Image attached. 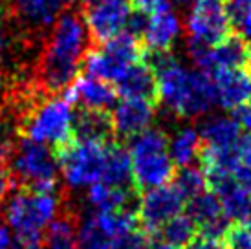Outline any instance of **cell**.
<instances>
[{"label":"cell","instance_id":"9","mask_svg":"<svg viewBox=\"0 0 251 249\" xmlns=\"http://www.w3.org/2000/svg\"><path fill=\"white\" fill-rule=\"evenodd\" d=\"M183 209L185 198L173 183L149 189L140 194V203L136 211L138 225L145 235L156 236L158 229L173 216L183 213Z\"/></svg>","mask_w":251,"mask_h":249},{"label":"cell","instance_id":"15","mask_svg":"<svg viewBox=\"0 0 251 249\" xmlns=\"http://www.w3.org/2000/svg\"><path fill=\"white\" fill-rule=\"evenodd\" d=\"M211 77L215 83L216 101L226 110H235L251 101V72L248 68L218 70Z\"/></svg>","mask_w":251,"mask_h":249},{"label":"cell","instance_id":"32","mask_svg":"<svg viewBox=\"0 0 251 249\" xmlns=\"http://www.w3.org/2000/svg\"><path fill=\"white\" fill-rule=\"evenodd\" d=\"M226 9L229 15L231 26L240 15H244L248 9H251V0H226Z\"/></svg>","mask_w":251,"mask_h":249},{"label":"cell","instance_id":"18","mask_svg":"<svg viewBox=\"0 0 251 249\" xmlns=\"http://www.w3.org/2000/svg\"><path fill=\"white\" fill-rule=\"evenodd\" d=\"M101 183L119 189H130L136 191L132 183V165H130V156L126 149L118 141H110L106 149V159ZM138 193V191H136Z\"/></svg>","mask_w":251,"mask_h":249},{"label":"cell","instance_id":"31","mask_svg":"<svg viewBox=\"0 0 251 249\" xmlns=\"http://www.w3.org/2000/svg\"><path fill=\"white\" fill-rule=\"evenodd\" d=\"M222 240L218 238H211V236L200 235L196 233V236L189 244L183 246V249H222Z\"/></svg>","mask_w":251,"mask_h":249},{"label":"cell","instance_id":"39","mask_svg":"<svg viewBox=\"0 0 251 249\" xmlns=\"http://www.w3.org/2000/svg\"><path fill=\"white\" fill-rule=\"evenodd\" d=\"M240 224H244L246 227H250V229H251V207H250V211H248V215L244 216V220L240 222Z\"/></svg>","mask_w":251,"mask_h":249},{"label":"cell","instance_id":"11","mask_svg":"<svg viewBox=\"0 0 251 249\" xmlns=\"http://www.w3.org/2000/svg\"><path fill=\"white\" fill-rule=\"evenodd\" d=\"M215 101L216 92L213 77L202 70L187 72V79L176 103L175 114L178 118H200L213 108Z\"/></svg>","mask_w":251,"mask_h":249},{"label":"cell","instance_id":"17","mask_svg":"<svg viewBox=\"0 0 251 249\" xmlns=\"http://www.w3.org/2000/svg\"><path fill=\"white\" fill-rule=\"evenodd\" d=\"M180 31V19L171 9L158 11L149 17V22L141 33L143 48L147 51H173Z\"/></svg>","mask_w":251,"mask_h":249},{"label":"cell","instance_id":"24","mask_svg":"<svg viewBox=\"0 0 251 249\" xmlns=\"http://www.w3.org/2000/svg\"><path fill=\"white\" fill-rule=\"evenodd\" d=\"M198 233V225L196 222L187 215V213H180V215L173 216L171 220H167L160 229L156 236L165 240L171 246L176 248H183L185 244H189Z\"/></svg>","mask_w":251,"mask_h":249},{"label":"cell","instance_id":"6","mask_svg":"<svg viewBox=\"0 0 251 249\" xmlns=\"http://www.w3.org/2000/svg\"><path fill=\"white\" fill-rule=\"evenodd\" d=\"M110 141L72 139L68 145L55 150L59 171L72 189H88L101 181L105 169L106 149Z\"/></svg>","mask_w":251,"mask_h":249},{"label":"cell","instance_id":"10","mask_svg":"<svg viewBox=\"0 0 251 249\" xmlns=\"http://www.w3.org/2000/svg\"><path fill=\"white\" fill-rule=\"evenodd\" d=\"M63 7L64 0H11L9 17L21 29L22 41L31 44L33 39H41L42 31H48Z\"/></svg>","mask_w":251,"mask_h":249},{"label":"cell","instance_id":"40","mask_svg":"<svg viewBox=\"0 0 251 249\" xmlns=\"http://www.w3.org/2000/svg\"><path fill=\"white\" fill-rule=\"evenodd\" d=\"M2 106H4V96H2V92H0V112H2Z\"/></svg>","mask_w":251,"mask_h":249},{"label":"cell","instance_id":"37","mask_svg":"<svg viewBox=\"0 0 251 249\" xmlns=\"http://www.w3.org/2000/svg\"><path fill=\"white\" fill-rule=\"evenodd\" d=\"M0 249H13V238L9 233V227L0 222Z\"/></svg>","mask_w":251,"mask_h":249},{"label":"cell","instance_id":"35","mask_svg":"<svg viewBox=\"0 0 251 249\" xmlns=\"http://www.w3.org/2000/svg\"><path fill=\"white\" fill-rule=\"evenodd\" d=\"M9 46H11V41L7 37V29L2 26L0 22V72L4 68V64L7 61V53H9Z\"/></svg>","mask_w":251,"mask_h":249},{"label":"cell","instance_id":"33","mask_svg":"<svg viewBox=\"0 0 251 249\" xmlns=\"http://www.w3.org/2000/svg\"><path fill=\"white\" fill-rule=\"evenodd\" d=\"M13 187V178H11V174L7 171V167L4 163H0V207L4 205V201L7 200V194L11 193Z\"/></svg>","mask_w":251,"mask_h":249},{"label":"cell","instance_id":"8","mask_svg":"<svg viewBox=\"0 0 251 249\" xmlns=\"http://www.w3.org/2000/svg\"><path fill=\"white\" fill-rule=\"evenodd\" d=\"M79 11L92 44H103L125 31L132 6L128 0H84Z\"/></svg>","mask_w":251,"mask_h":249},{"label":"cell","instance_id":"22","mask_svg":"<svg viewBox=\"0 0 251 249\" xmlns=\"http://www.w3.org/2000/svg\"><path fill=\"white\" fill-rule=\"evenodd\" d=\"M240 136L242 128L235 121V118H211L202 124L200 141L209 147L226 149L235 145Z\"/></svg>","mask_w":251,"mask_h":249},{"label":"cell","instance_id":"28","mask_svg":"<svg viewBox=\"0 0 251 249\" xmlns=\"http://www.w3.org/2000/svg\"><path fill=\"white\" fill-rule=\"evenodd\" d=\"M222 246L226 249H251V229L244 224H229L222 235Z\"/></svg>","mask_w":251,"mask_h":249},{"label":"cell","instance_id":"42","mask_svg":"<svg viewBox=\"0 0 251 249\" xmlns=\"http://www.w3.org/2000/svg\"><path fill=\"white\" fill-rule=\"evenodd\" d=\"M0 2H4V0H0Z\"/></svg>","mask_w":251,"mask_h":249},{"label":"cell","instance_id":"19","mask_svg":"<svg viewBox=\"0 0 251 249\" xmlns=\"http://www.w3.org/2000/svg\"><path fill=\"white\" fill-rule=\"evenodd\" d=\"M77 218L74 209L64 201L61 213L46 229L44 249H81L77 240Z\"/></svg>","mask_w":251,"mask_h":249},{"label":"cell","instance_id":"4","mask_svg":"<svg viewBox=\"0 0 251 249\" xmlns=\"http://www.w3.org/2000/svg\"><path fill=\"white\" fill-rule=\"evenodd\" d=\"M7 171L21 189L55 191L59 183V161L53 149L19 136L7 159Z\"/></svg>","mask_w":251,"mask_h":249},{"label":"cell","instance_id":"23","mask_svg":"<svg viewBox=\"0 0 251 249\" xmlns=\"http://www.w3.org/2000/svg\"><path fill=\"white\" fill-rule=\"evenodd\" d=\"M183 211L196 222L198 229L207 227V225H211V224H215V222H218V220H222V218H227V216L224 215L220 200L216 198L215 193H211L209 189L185 201V209H183ZM227 220H229V218H227Z\"/></svg>","mask_w":251,"mask_h":249},{"label":"cell","instance_id":"27","mask_svg":"<svg viewBox=\"0 0 251 249\" xmlns=\"http://www.w3.org/2000/svg\"><path fill=\"white\" fill-rule=\"evenodd\" d=\"M235 150H237V159H235V167L231 171V176L251 196V134L250 132L242 134L238 138V141L235 143Z\"/></svg>","mask_w":251,"mask_h":249},{"label":"cell","instance_id":"25","mask_svg":"<svg viewBox=\"0 0 251 249\" xmlns=\"http://www.w3.org/2000/svg\"><path fill=\"white\" fill-rule=\"evenodd\" d=\"M200 134L195 128H183L176 134V138L169 143V154L175 167H187L198 154Z\"/></svg>","mask_w":251,"mask_h":249},{"label":"cell","instance_id":"2","mask_svg":"<svg viewBox=\"0 0 251 249\" xmlns=\"http://www.w3.org/2000/svg\"><path fill=\"white\" fill-rule=\"evenodd\" d=\"M74 108L66 97L39 96L22 114L17 130L33 141L63 149L74 139Z\"/></svg>","mask_w":251,"mask_h":249},{"label":"cell","instance_id":"16","mask_svg":"<svg viewBox=\"0 0 251 249\" xmlns=\"http://www.w3.org/2000/svg\"><path fill=\"white\" fill-rule=\"evenodd\" d=\"M250 61H251V50L248 46V42L233 29V33L227 35L222 42H218V44L209 48L205 74L213 75L218 70L248 68Z\"/></svg>","mask_w":251,"mask_h":249},{"label":"cell","instance_id":"26","mask_svg":"<svg viewBox=\"0 0 251 249\" xmlns=\"http://www.w3.org/2000/svg\"><path fill=\"white\" fill-rule=\"evenodd\" d=\"M180 191V194L185 198V201L195 198L203 191H207V180L203 176L202 169H195V167H176L173 180L169 181Z\"/></svg>","mask_w":251,"mask_h":249},{"label":"cell","instance_id":"14","mask_svg":"<svg viewBox=\"0 0 251 249\" xmlns=\"http://www.w3.org/2000/svg\"><path fill=\"white\" fill-rule=\"evenodd\" d=\"M114 88L123 99H145L156 106L160 104L156 74L143 59L130 64L114 83Z\"/></svg>","mask_w":251,"mask_h":249},{"label":"cell","instance_id":"41","mask_svg":"<svg viewBox=\"0 0 251 249\" xmlns=\"http://www.w3.org/2000/svg\"><path fill=\"white\" fill-rule=\"evenodd\" d=\"M68 2H75V0H68Z\"/></svg>","mask_w":251,"mask_h":249},{"label":"cell","instance_id":"1","mask_svg":"<svg viewBox=\"0 0 251 249\" xmlns=\"http://www.w3.org/2000/svg\"><path fill=\"white\" fill-rule=\"evenodd\" d=\"M90 35L79 9H68L55 19L42 39L28 83L42 96H57L77 79L84 55L90 50Z\"/></svg>","mask_w":251,"mask_h":249},{"label":"cell","instance_id":"30","mask_svg":"<svg viewBox=\"0 0 251 249\" xmlns=\"http://www.w3.org/2000/svg\"><path fill=\"white\" fill-rule=\"evenodd\" d=\"M130 6L147 15H154L158 11L171 9V0H130Z\"/></svg>","mask_w":251,"mask_h":249},{"label":"cell","instance_id":"3","mask_svg":"<svg viewBox=\"0 0 251 249\" xmlns=\"http://www.w3.org/2000/svg\"><path fill=\"white\" fill-rule=\"evenodd\" d=\"M169 136L161 128H145L130 139L132 183L138 194L173 180L175 163L169 154Z\"/></svg>","mask_w":251,"mask_h":249},{"label":"cell","instance_id":"38","mask_svg":"<svg viewBox=\"0 0 251 249\" xmlns=\"http://www.w3.org/2000/svg\"><path fill=\"white\" fill-rule=\"evenodd\" d=\"M145 249H180V248L171 246V244H167L165 240L158 238V236H151V238H149V242H147V246H145Z\"/></svg>","mask_w":251,"mask_h":249},{"label":"cell","instance_id":"12","mask_svg":"<svg viewBox=\"0 0 251 249\" xmlns=\"http://www.w3.org/2000/svg\"><path fill=\"white\" fill-rule=\"evenodd\" d=\"M156 104L145 99H123L110 112L114 138L130 141L134 136L151 126Z\"/></svg>","mask_w":251,"mask_h":249},{"label":"cell","instance_id":"13","mask_svg":"<svg viewBox=\"0 0 251 249\" xmlns=\"http://www.w3.org/2000/svg\"><path fill=\"white\" fill-rule=\"evenodd\" d=\"M64 97L72 104H79L81 110L108 112L116 103L118 92L114 88V84L86 75L77 77L64 90Z\"/></svg>","mask_w":251,"mask_h":249},{"label":"cell","instance_id":"7","mask_svg":"<svg viewBox=\"0 0 251 249\" xmlns=\"http://www.w3.org/2000/svg\"><path fill=\"white\" fill-rule=\"evenodd\" d=\"M187 41L215 46L233 33L226 0H196L187 17Z\"/></svg>","mask_w":251,"mask_h":249},{"label":"cell","instance_id":"36","mask_svg":"<svg viewBox=\"0 0 251 249\" xmlns=\"http://www.w3.org/2000/svg\"><path fill=\"white\" fill-rule=\"evenodd\" d=\"M13 249H44L41 238H33V240H24V238H15Z\"/></svg>","mask_w":251,"mask_h":249},{"label":"cell","instance_id":"5","mask_svg":"<svg viewBox=\"0 0 251 249\" xmlns=\"http://www.w3.org/2000/svg\"><path fill=\"white\" fill-rule=\"evenodd\" d=\"M63 205L64 200L59 198L55 191L19 189L7 201L6 222L17 238H41L44 229H48L61 213Z\"/></svg>","mask_w":251,"mask_h":249},{"label":"cell","instance_id":"21","mask_svg":"<svg viewBox=\"0 0 251 249\" xmlns=\"http://www.w3.org/2000/svg\"><path fill=\"white\" fill-rule=\"evenodd\" d=\"M110 114L99 110H81L74 118V139L92 141H112Z\"/></svg>","mask_w":251,"mask_h":249},{"label":"cell","instance_id":"20","mask_svg":"<svg viewBox=\"0 0 251 249\" xmlns=\"http://www.w3.org/2000/svg\"><path fill=\"white\" fill-rule=\"evenodd\" d=\"M134 198H140V194L130 189H119L106 183H94L88 187L86 200L94 211H121V209H130V203Z\"/></svg>","mask_w":251,"mask_h":249},{"label":"cell","instance_id":"34","mask_svg":"<svg viewBox=\"0 0 251 249\" xmlns=\"http://www.w3.org/2000/svg\"><path fill=\"white\" fill-rule=\"evenodd\" d=\"M231 112H233L235 121L240 124V128H246V130L251 134V101L240 104V106H237L235 110H231Z\"/></svg>","mask_w":251,"mask_h":249},{"label":"cell","instance_id":"29","mask_svg":"<svg viewBox=\"0 0 251 249\" xmlns=\"http://www.w3.org/2000/svg\"><path fill=\"white\" fill-rule=\"evenodd\" d=\"M149 238H151V236L145 235V233L138 227L136 231H132V233H128V235L121 236L118 240H114L108 249H145Z\"/></svg>","mask_w":251,"mask_h":249}]
</instances>
